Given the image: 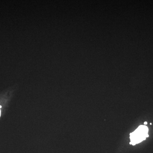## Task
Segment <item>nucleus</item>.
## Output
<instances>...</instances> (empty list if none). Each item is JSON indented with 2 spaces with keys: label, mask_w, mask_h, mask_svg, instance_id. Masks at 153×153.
Segmentation results:
<instances>
[{
  "label": "nucleus",
  "mask_w": 153,
  "mask_h": 153,
  "mask_svg": "<svg viewBox=\"0 0 153 153\" xmlns=\"http://www.w3.org/2000/svg\"><path fill=\"white\" fill-rule=\"evenodd\" d=\"M144 124L145 125L147 124V122H145L144 123Z\"/></svg>",
  "instance_id": "nucleus-1"
},
{
  "label": "nucleus",
  "mask_w": 153,
  "mask_h": 153,
  "mask_svg": "<svg viewBox=\"0 0 153 153\" xmlns=\"http://www.w3.org/2000/svg\"><path fill=\"white\" fill-rule=\"evenodd\" d=\"M0 116H1V110H0Z\"/></svg>",
  "instance_id": "nucleus-2"
},
{
  "label": "nucleus",
  "mask_w": 153,
  "mask_h": 153,
  "mask_svg": "<svg viewBox=\"0 0 153 153\" xmlns=\"http://www.w3.org/2000/svg\"><path fill=\"white\" fill-rule=\"evenodd\" d=\"M130 144H131V142L130 143Z\"/></svg>",
  "instance_id": "nucleus-3"
},
{
  "label": "nucleus",
  "mask_w": 153,
  "mask_h": 153,
  "mask_svg": "<svg viewBox=\"0 0 153 153\" xmlns=\"http://www.w3.org/2000/svg\"><path fill=\"white\" fill-rule=\"evenodd\" d=\"M1 106H0V108H1Z\"/></svg>",
  "instance_id": "nucleus-4"
}]
</instances>
